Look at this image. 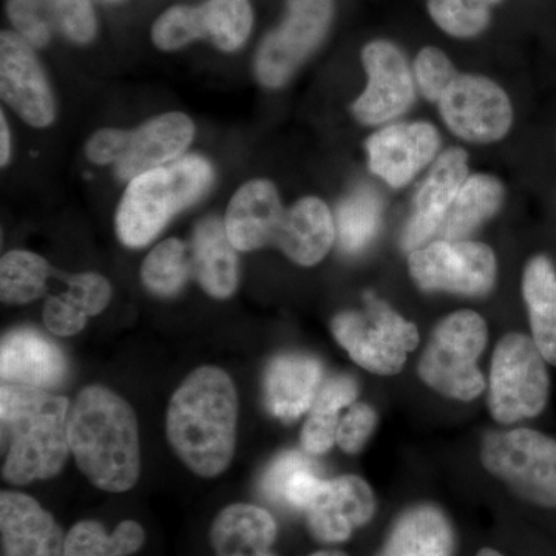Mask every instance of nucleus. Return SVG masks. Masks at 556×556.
<instances>
[{
	"label": "nucleus",
	"mask_w": 556,
	"mask_h": 556,
	"mask_svg": "<svg viewBox=\"0 0 556 556\" xmlns=\"http://www.w3.org/2000/svg\"><path fill=\"white\" fill-rule=\"evenodd\" d=\"M332 0H288L283 24L263 40L257 54L258 79L270 89L285 86L327 35Z\"/></svg>",
	"instance_id": "nucleus-11"
},
{
	"label": "nucleus",
	"mask_w": 556,
	"mask_h": 556,
	"mask_svg": "<svg viewBox=\"0 0 556 556\" xmlns=\"http://www.w3.org/2000/svg\"><path fill=\"white\" fill-rule=\"evenodd\" d=\"M9 16L21 38L30 46L43 47L49 43L51 31L43 16L39 0H10Z\"/></svg>",
	"instance_id": "nucleus-41"
},
{
	"label": "nucleus",
	"mask_w": 556,
	"mask_h": 556,
	"mask_svg": "<svg viewBox=\"0 0 556 556\" xmlns=\"http://www.w3.org/2000/svg\"><path fill=\"white\" fill-rule=\"evenodd\" d=\"M504 203V186L489 174L470 175L442 222L441 240H467Z\"/></svg>",
	"instance_id": "nucleus-27"
},
{
	"label": "nucleus",
	"mask_w": 556,
	"mask_h": 556,
	"mask_svg": "<svg viewBox=\"0 0 556 556\" xmlns=\"http://www.w3.org/2000/svg\"><path fill=\"white\" fill-rule=\"evenodd\" d=\"M192 270L201 288L215 299H228L239 285V260L225 223L203 219L192 241Z\"/></svg>",
	"instance_id": "nucleus-24"
},
{
	"label": "nucleus",
	"mask_w": 556,
	"mask_h": 556,
	"mask_svg": "<svg viewBox=\"0 0 556 556\" xmlns=\"http://www.w3.org/2000/svg\"><path fill=\"white\" fill-rule=\"evenodd\" d=\"M438 108L448 130L471 144L501 141L514 126L507 91L482 75H457Z\"/></svg>",
	"instance_id": "nucleus-10"
},
{
	"label": "nucleus",
	"mask_w": 556,
	"mask_h": 556,
	"mask_svg": "<svg viewBox=\"0 0 556 556\" xmlns=\"http://www.w3.org/2000/svg\"><path fill=\"white\" fill-rule=\"evenodd\" d=\"M376 511V497L367 481L345 475L324 481L306 518L313 536L320 543L338 544L369 522Z\"/></svg>",
	"instance_id": "nucleus-16"
},
{
	"label": "nucleus",
	"mask_w": 556,
	"mask_h": 556,
	"mask_svg": "<svg viewBox=\"0 0 556 556\" xmlns=\"http://www.w3.org/2000/svg\"><path fill=\"white\" fill-rule=\"evenodd\" d=\"M428 14L452 38L481 35L490 22V7L481 0H428Z\"/></svg>",
	"instance_id": "nucleus-35"
},
{
	"label": "nucleus",
	"mask_w": 556,
	"mask_h": 556,
	"mask_svg": "<svg viewBox=\"0 0 556 556\" xmlns=\"http://www.w3.org/2000/svg\"><path fill=\"white\" fill-rule=\"evenodd\" d=\"M204 35L218 49H240L252 30V10L248 0H207L201 7Z\"/></svg>",
	"instance_id": "nucleus-34"
},
{
	"label": "nucleus",
	"mask_w": 556,
	"mask_h": 556,
	"mask_svg": "<svg viewBox=\"0 0 556 556\" xmlns=\"http://www.w3.org/2000/svg\"><path fill=\"white\" fill-rule=\"evenodd\" d=\"M68 441L79 470L91 484L123 493L141 470L138 420L134 408L109 388H84L70 408Z\"/></svg>",
	"instance_id": "nucleus-2"
},
{
	"label": "nucleus",
	"mask_w": 556,
	"mask_h": 556,
	"mask_svg": "<svg viewBox=\"0 0 556 556\" xmlns=\"http://www.w3.org/2000/svg\"><path fill=\"white\" fill-rule=\"evenodd\" d=\"M455 533L444 511L438 507L408 508L391 527L379 556H453Z\"/></svg>",
	"instance_id": "nucleus-25"
},
{
	"label": "nucleus",
	"mask_w": 556,
	"mask_h": 556,
	"mask_svg": "<svg viewBox=\"0 0 556 556\" xmlns=\"http://www.w3.org/2000/svg\"><path fill=\"white\" fill-rule=\"evenodd\" d=\"M142 527L123 521L112 533L98 521H80L65 538V556H129L144 544Z\"/></svg>",
	"instance_id": "nucleus-31"
},
{
	"label": "nucleus",
	"mask_w": 556,
	"mask_h": 556,
	"mask_svg": "<svg viewBox=\"0 0 556 556\" xmlns=\"http://www.w3.org/2000/svg\"><path fill=\"white\" fill-rule=\"evenodd\" d=\"M408 269L424 291L479 298L495 287V252L471 240H434L408 255Z\"/></svg>",
	"instance_id": "nucleus-9"
},
{
	"label": "nucleus",
	"mask_w": 556,
	"mask_h": 556,
	"mask_svg": "<svg viewBox=\"0 0 556 556\" xmlns=\"http://www.w3.org/2000/svg\"><path fill=\"white\" fill-rule=\"evenodd\" d=\"M417 90L430 102L441 101L459 73L452 60L437 47H424L413 62Z\"/></svg>",
	"instance_id": "nucleus-37"
},
{
	"label": "nucleus",
	"mask_w": 556,
	"mask_h": 556,
	"mask_svg": "<svg viewBox=\"0 0 556 556\" xmlns=\"http://www.w3.org/2000/svg\"><path fill=\"white\" fill-rule=\"evenodd\" d=\"M481 2H484L485 5L492 7L495 5V3L500 2V0H481Z\"/></svg>",
	"instance_id": "nucleus-47"
},
{
	"label": "nucleus",
	"mask_w": 556,
	"mask_h": 556,
	"mask_svg": "<svg viewBox=\"0 0 556 556\" xmlns=\"http://www.w3.org/2000/svg\"><path fill=\"white\" fill-rule=\"evenodd\" d=\"M50 276L49 263L39 255L11 251L0 263V295L10 305H25L42 298Z\"/></svg>",
	"instance_id": "nucleus-32"
},
{
	"label": "nucleus",
	"mask_w": 556,
	"mask_h": 556,
	"mask_svg": "<svg viewBox=\"0 0 556 556\" xmlns=\"http://www.w3.org/2000/svg\"><path fill=\"white\" fill-rule=\"evenodd\" d=\"M378 424V415L367 404H353L340 419L338 445L348 455L361 452L367 445Z\"/></svg>",
	"instance_id": "nucleus-40"
},
{
	"label": "nucleus",
	"mask_w": 556,
	"mask_h": 556,
	"mask_svg": "<svg viewBox=\"0 0 556 556\" xmlns=\"http://www.w3.org/2000/svg\"><path fill=\"white\" fill-rule=\"evenodd\" d=\"M439 148L441 135L433 124H388L368 138V166L391 188H402L437 159Z\"/></svg>",
	"instance_id": "nucleus-13"
},
{
	"label": "nucleus",
	"mask_w": 556,
	"mask_h": 556,
	"mask_svg": "<svg viewBox=\"0 0 556 556\" xmlns=\"http://www.w3.org/2000/svg\"><path fill=\"white\" fill-rule=\"evenodd\" d=\"M522 298L533 342L547 364L556 367V268L546 255H535L527 263Z\"/></svg>",
	"instance_id": "nucleus-26"
},
{
	"label": "nucleus",
	"mask_w": 556,
	"mask_h": 556,
	"mask_svg": "<svg viewBox=\"0 0 556 556\" xmlns=\"http://www.w3.org/2000/svg\"><path fill=\"white\" fill-rule=\"evenodd\" d=\"M367 87L353 104L365 126H383L404 115L416 98V80L404 51L387 39L371 40L362 50Z\"/></svg>",
	"instance_id": "nucleus-12"
},
{
	"label": "nucleus",
	"mask_w": 556,
	"mask_h": 556,
	"mask_svg": "<svg viewBox=\"0 0 556 556\" xmlns=\"http://www.w3.org/2000/svg\"><path fill=\"white\" fill-rule=\"evenodd\" d=\"M356 397L357 383L351 376H332L321 383L300 438L308 455H324L338 444L339 413L351 407Z\"/></svg>",
	"instance_id": "nucleus-29"
},
{
	"label": "nucleus",
	"mask_w": 556,
	"mask_h": 556,
	"mask_svg": "<svg viewBox=\"0 0 556 556\" xmlns=\"http://www.w3.org/2000/svg\"><path fill=\"white\" fill-rule=\"evenodd\" d=\"M239 396L225 369L190 372L167 408V439L189 470L214 478L229 467L236 452Z\"/></svg>",
	"instance_id": "nucleus-1"
},
{
	"label": "nucleus",
	"mask_w": 556,
	"mask_h": 556,
	"mask_svg": "<svg viewBox=\"0 0 556 556\" xmlns=\"http://www.w3.org/2000/svg\"><path fill=\"white\" fill-rule=\"evenodd\" d=\"M309 556H348V555L343 554V552H340V551H321V552H316V554H313Z\"/></svg>",
	"instance_id": "nucleus-45"
},
{
	"label": "nucleus",
	"mask_w": 556,
	"mask_h": 556,
	"mask_svg": "<svg viewBox=\"0 0 556 556\" xmlns=\"http://www.w3.org/2000/svg\"><path fill=\"white\" fill-rule=\"evenodd\" d=\"M468 178L466 150H445L434 160L433 167L417 190L415 211L402 233V248L412 254L427 247L439 236L445 214Z\"/></svg>",
	"instance_id": "nucleus-14"
},
{
	"label": "nucleus",
	"mask_w": 556,
	"mask_h": 556,
	"mask_svg": "<svg viewBox=\"0 0 556 556\" xmlns=\"http://www.w3.org/2000/svg\"><path fill=\"white\" fill-rule=\"evenodd\" d=\"M331 331L358 367L380 376L397 375L419 345L416 325L372 294L365 295L364 311L332 318Z\"/></svg>",
	"instance_id": "nucleus-6"
},
{
	"label": "nucleus",
	"mask_w": 556,
	"mask_h": 556,
	"mask_svg": "<svg viewBox=\"0 0 556 556\" xmlns=\"http://www.w3.org/2000/svg\"><path fill=\"white\" fill-rule=\"evenodd\" d=\"M51 17L75 42H89L97 30L90 0H46Z\"/></svg>",
	"instance_id": "nucleus-38"
},
{
	"label": "nucleus",
	"mask_w": 556,
	"mask_h": 556,
	"mask_svg": "<svg viewBox=\"0 0 556 556\" xmlns=\"http://www.w3.org/2000/svg\"><path fill=\"white\" fill-rule=\"evenodd\" d=\"M87 314L70 302L67 295L50 298L43 308L46 327L56 336H75L83 331L87 324Z\"/></svg>",
	"instance_id": "nucleus-42"
},
{
	"label": "nucleus",
	"mask_w": 556,
	"mask_h": 556,
	"mask_svg": "<svg viewBox=\"0 0 556 556\" xmlns=\"http://www.w3.org/2000/svg\"><path fill=\"white\" fill-rule=\"evenodd\" d=\"M477 556H504V555H501L500 552L495 551V548L485 547V548H481V551H479V554Z\"/></svg>",
	"instance_id": "nucleus-46"
},
{
	"label": "nucleus",
	"mask_w": 556,
	"mask_h": 556,
	"mask_svg": "<svg viewBox=\"0 0 556 556\" xmlns=\"http://www.w3.org/2000/svg\"><path fill=\"white\" fill-rule=\"evenodd\" d=\"M285 212L273 182L266 179L247 182L233 195L226 214L229 240L236 249L247 252L276 243Z\"/></svg>",
	"instance_id": "nucleus-20"
},
{
	"label": "nucleus",
	"mask_w": 556,
	"mask_h": 556,
	"mask_svg": "<svg viewBox=\"0 0 556 556\" xmlns=\"http://www.w3.org/2000/svg\"><path fill=\"white\" fill-rule=\"evenodd\" d=\"M3 556H65L64 532L38 501L24 493L0 496Z\"/></svg>",
	"instance_id": "nucleus-18"
},
{
	"label": "nucleus",
	"mask_w": 556,
	"mask_h": 556,
	"mask_svg": "<svg viewBox=\"0 0 556 556\" xmlns=\"http://www.w3.org/2000/svg\"><path fill=\"white\" fill-rule=\"evenodd\" d=\"M192 269L188 248L182 241L170 239L153 249L142 265L141 277L146 288L160 298H174L182 287Z\"/></svg>",
	"instance_id": "nucleus-33"
},
{
	"label": "nucleus",
	"mask_w": 556,
	"mask_h": 556,
	"mask_svg": "<svg viewBox=\"0 0 556 556\" xmlns=\"http://www.w3.org/2000/svg\"><path fill=\"white\" fill-rule=\"evenodd\" d=\"M193 138L192 121L181 113H166L130 134L129 149L116 164L119 178L134 179L177 160Z\"/></svg>",
	"instance_id": "nucleus-21"
},
{
	"label": "nucleus",
	"mask_w": 556,
	"mask_h": 556,
	"mask_svg": "<svg viewBox=\"0 0 556 556\" xmlns=\"http://www.w3.org/2000/svg\"><path fill=\"white\" fill-rule=\"evenodd\" d=\"M551 393L546 358L521 332L497 342L490 371L489 409L497 422L515 424L544 412Z\"/></svg>",
	"instance_id": "nucleus-7"
},
{
	"label": "nucleus",
	"mask_w": 556,
	"mask_h": 556,
	"mask_svg": "<svg viewBox=\"0 0 556 556\" xmlns=\"http://www.w3.org/2000/svg\"><path fill=\"white\" fill-rule=\"evenodd\" d=\"M70 408L67 399L50 391L2 383L0 424L7 445L3 479L24 485L61 473L72 453Z\"/></svg>",
	"instance_id": "nucleus-3"
},
{
	"label": "nucleus",
	"mask_w": 556,
	"mask_h": 556,
	"mask_svg": "<svg viewBox=\"0 0 556 556\" xmlns=\"http://www.w3.org/2000/svg\"><path fill=\"white\" fill-rule=\"evenodd\" d=\"M0 90L11 108L35 127L54 118L53 94L30 43L13 33L0 38Z\"/></svg>",
	"instance_id": "nucleus-15"
},
{
	"label": "nucleus",
	"mask_w": 556,
	"mask_h": 556,
	"mask_svg": "<svg viewBox=\"0 0 556 556\" xmlns=\"http://www.w3.org/2000/svg\"><path fill=\"white\" fill-rule=\"evenodd\" d=\"M383 204L376 190L358 188L339 204L336 240L346 254L365 251L382 226Z\"/></svg>",
	"instance_id": "nucleus-30"
},
{
	"label": "nucleus",
	"mask_w": 556,
	"mask_h": 556,
	"mask_svg": "<svg viewBox=\"0 0 556 556\" xmlns=\"http://www.w3.org/2000/svg\"><path fill=\"white\" fill-rule=\"evenodd\" d=\"M481 460L522 500L556 508L555 439L530 428L500 431L485 438Z\"/></svg>",
	"instance_id": "nucleus-8"
},
{
	"label": "nucleus",
	"mask_w": 556,
	"mask_h": 556,
	"mask_svg": "<svg viewBox=\"0 0 556 556\" xmlns=\"http://www.w3.org/2000/svg\"><path fill=\"white\" fill-rule=\"evenodd\" d=\"M211 182V164L200 156H185L170 167L138 175L116 215L119 240L129 248L146 247L175 214L195 203Z\"/></svg>",
	"instance_id": "nucleus-4"
},
{
	"label": "nucleus",
	"mask_w": 556,
	"mask_h": 556,
	"mask_svg": "<svg viewBox=\"0 0 556 556\" xmlns=\"http://www.w3.org/2000/svg\"><path fill=\"white\" fill-rule=\"evenodd\" d=\"M321 484L324 479L318 478L308 456L285 452L266 467L260 479V492L277 506L306 511Z\"/></svg>",
	"instance_id": "nucleus-28"
},
{
	"label": "nucleus",
	"mask_w": 556,
	"mask_h": 556,
	"mask_svg": "<svg viewBox=\"0 0 556 556\" xmlns=\"http://www.w3.org/2000/svg\"><path fill=\"white\" fill-rule=\"evenodd\" d=\"M277 533L276 519L265 508L232 504L215 518L211 543L215 556H277L270 551Z\"/></svg>",
	"instance_id": "nucleus-23"
},
{
	"label": "nucleus",
	"mask_w": 556,
	"mask_h": 556,
	"mask_svg": "<svg viewBox=\"0 0 556 556\" xmlns=\"http://www.w3.org/2000/svg\"><path fill=\"white\" fill-rule=\"evenodd\" d=\"M321 379L324 368L316 357L300 353L274 357L263 379L266 408L277 419L294 422L309 413Z\"/></svg>",
	"instance_id": "nucleus-19"
},
{
	"label": "nucleus",
	"mask_w": 556,
	"mask_h": 556,
	"mask_svg": "<svg viewBox=\"0 0 556 556\" xmlns=\"http://www.w3.org/2000/svg\"><path fill=\"white\" fill-rule=\"evenodd\" d=\"M3 383L54 390L68 378V362L56 343L31 328H17L3 336L0 348Z\"/></svg>",
	"instance_id": "nucleus-17"
},
{
	"label": "nucleus",
	"mask_w": 556,
	"mask_h": 556,
	"mask_svg": "<svg viewBox=\"0 0 556 556\" xmlns=\"http://www.w3.org/2000/svg\"><path fill=\"white\" fill-rule=\"evenodd\" d=\"M130 134L123 130L97 131L87 142V156L97 164H118L129 149Z\"/></svg>",
	"instance_id": "nucleus-43"
},
{
	"label": "nucleus",
	"mask_w": 556,
	"mask_h": 556,
	"mask_svg": "<svg viewBox=\"0 0 556 556\" xmlns=\"http://www.w3.org/2000/svg\"><path fill=\"white\" fill-rule=\"evenodd\" d=\"M65 295L87 316H97L108 308L112 288L100 274H76L68 277V291Z\"/></svg>",
	"instance_id": "nucleus-39"
},
{
	"label": "nucleus",
	"mask_w": 556,
	"mask_h": 556,
	"mask_svg": "<svg viewBox=\"0 0 556 556\" xmlns=\"http://www.w3.org/2000/svg\"><path fill=\"white\" fill-rule=\"evenodd\" d=\"M0 129H2V134H0V138H2V148H0V163H2V166H5L10 155V135L9 129H7V121L3 118V116L2 124H0Z\"/></svg>",
	"instance_id": "nucleus-44"
},
{
	"label": "nucleus",
	"mask_w": 556,
	"mask_h": 556,
	"mask_svg": "<svg viewBox=\"0 0 556 556\" xmlns=\"http://www.w3.org/2000/svg\"><path fill=\"white\" fill-rule=\"evenodd\" d=\"M336 237V219L327 204L306 197L285 212L274 247L300 266H314L327 257Z\"/></svg>",
	"instance_id": "nucleus-22"
},
{
	"label": "nucleus",
	"mask_w": 556,
	"mask_h": 556,
	"mask_svg": "<svg viewBox=\"0 0 556 556\" xmlns=\"http://www.w3.org/2000/svg\"><path fill=\"white\" fill-rule=\"evenodd\" d=\"M489 329L470 309L442 318L431 332L419 361V376L431 390L460 402L481 396L485 380L478 358L485 350Z\"/></svg>",
	"instance_id": "nucleus-5"
},
{
	"label": "nucleus",
	"mask_w": 556,
	"mask_h": 556,
	"mask_svg": "<svg viewBox=\"0 0 556 556\" xmlns=\"http://www.w3.org/2000/svg\"><path fill=\"white\" fill-rule=\"evenodd\" d=\"M153 42L161 50H178L204 35L201 7H174L153 25Z\"/></svg>",
	"instance_id": "nucleus-36"
}]
</instances>
